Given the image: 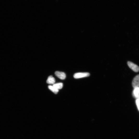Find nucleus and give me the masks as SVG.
Instances as JSON below:
<instances>
[{
  "label": "nucleus",
  "mask_w": 139,
  "mask_h": 139,
  "mask_svg": "<svg viewBox=\"0 0 139 139\" xmlns=\"http://www.w3.org/2000/svg\"><path fill=\"white\" fill-rule=\"evenodd\" d=\"M133 95L134 97L138 99L139 97V87L134 88Z\"/></svg>",
  "instance_id": "nucleus-5"
},
{
  "label": "nucleus",
  "mask_w": 139,
  "mask_h": 139,
  "mask_svg": "<svg viewBox=\"0 0 139 139\" xmlns=\"http://www.w3.org/2000/svg\"><path fill=\"white\" fill-rule=\"evenodd\" d=\"M138 99L139 100V97Z\"/></svg>",
  "instance_id": "nucleus-10"
},
{
  "label": "nucleus",
  "mask_w": 139,
  "mask_h": 139,
  "mask_svg": "<svg viewBox=\"0 0 139 139\" xmlns=\"http://www.w3.org/2000/svg\"><path fill=\"white\" fill-rule=\"evenodd\" d=\"M53 86L55 87L58 90L61 89L63 87V84L62 83H60L53 84Z\"/></svg>",
  "instance_id": "nucleus-8"
},
{
  "label": "nucleus",
  "mask_w": 139,
  "mask_h": 139,
  "mask_svg": "<svg viewBox=\"0 0 139 139\" xmlns=\"http://www.w3.org/2000/svg\"><path fill=\"white\" fill-rule=\"evenodd\" d=\"M128 66L134 72H138L139 71V67L133 63L128 61L127 63Z\"/></svg>",
  "instance_id": "nucleus-2"
},
{
  "label": "nucleus",
  "mask_w": 139,
  "mask_h": 139,
  "mask_svg": "<svg viewBox=\"0 0 139 139\" xmlns=\"http://www.w3.org/2000/svg\"><path fill=\"white\" fill-rule=\"evenodd\" d=\"M48 88L49 90L52 91L55 94L58 93L59 91V90L57 89L53 86L52 85H49Z\"/></svg>",
  "instance_id": "nucleus-7"
},
{
  "label": "nucleus",
  "mask_w": 139,
  "mask_h": 139,
  "mask_svg": "<svg viewBox=\"0 0 139 139\" xmlns=\"http://www.w3.org/2000/svg\"><path fill=\"white\" fill-rule=\"evenodd\" d=\"M136 103L137 107L139 111V100L138 99H136Z\"/></svg>",
  "instance_id": "nucleus-9"
},
{
  "label": "nucleus",
  "mask_w": 139,
  "mask_h": 139,
  "mask_svg": "<svg viewBox=\"0 0 139 139\" xmlns=\"http://www.w3.org/2000/svg\"><path fill=\"white\" fill-rule=\"evenodd\" d=\"M132 84L134 88L139 87V75H138L134 77L133 81Z\"/></svg>",
  "instance_id": "nucleus-3"
},
{
  "label": "nucleus",
  "mask_w": 139,
  "mask_h": 139,
  "mask_svg": "<svg viewBox=\"0 0 139 139\" xmlns=\"http://www.w3.org/2000/svg\"><path fill=\"white\" fill-rule=\"evenodd\" d=\"M55 78L52 76H49L48 78L46 83L50 84H54L55 83Z\"/></svg>",
  "instance_id": "nucleus-6"
},
{
  "label": "nucleus",
  "mask_w": 139,
  "mask_h": 139,
  "mask_svg": "<svg viewBox=\"0 0 139 139\" xmlns=\"http://www.w3.org/2000/svg\"><path fill=\"white\" fill-rule=\"evenodd\" d=\"M90 75V73H79L75 74L73 77L75 79H79L80 78L88 77Z\"/></svg>",
  "instance_id": "nucleus-1"
},
{
  "label": "nucleus",
  "mask_w": 139,
  "mask_h": 139,
  "mask_svg": "<svg viewBox=\"0 0 139 139\" xmlns=\"http://www.w3.org/2000/svg\"><path fill=\"white\" fill-rule=\"evenodd\" d=\"M55 74L57 77L61 79H65L66 78V74L63 72L56 71L55 73Z\"/></svg>",
  "instance_id": "nucleus-4"
}]
</instances>
